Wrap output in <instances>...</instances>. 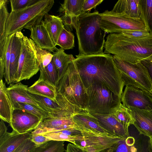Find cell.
Returning <instances> with one entry per match:
<instances>
[{
	"mask_svg": "<svg viewBox=\"0 0 152 152\" xmlns=\"http://www.w3.org/2000/svg\"><path fill=\"white\" fill-rule=\"evenodd\" d=\"M6 48L0 53V80L4 77L5 70V53Z\"/></svg>",
	"mask_w": 152,
	"mask_h": 152,
	"instance_id": "obj_43",
	"label": "cell"
},
{
	"mask_svg": "<svg viewBox=\"0 0 152 152\" xmlns=\"http://www.w3.org/2000/svg\"><path fill=\"white\" fill-rule=\"evenodd\" d=\"M104 48V54H112L124 61L136 63L152 54V34L135 37L121 33L110 34Z\"/></svg>",
	"mask_w": 152,
	"mask_h": 152,
	"instance_id": "obj_3",
	"label": "cell"
},
{
	"mask_svg": "<svg viewBox=\"0 0 152 152\" xmlns=\"http://www.w3.org/2000/svg\"><path fill=\"white\" fill-rule=\"evenodd\" d=\"M31 140L38 145L50 140L44 135L39 134H32L31 137Z\"/></svg>",
	"mask_w": 152,
	"mask_h": 152,
	"instance_id": "obj_42",
	"label": "cell"
},
{
	"mask_svg": "<svg viewBox=\"0 0 152 152\" xmlns=\"http://www.w3.org/2000/svg\"><path fill=\"white\" fill-rule=\"evenodd\" d=\"M84 0H65L61 4L59 10L63 16L70 18L77 17L82 13Z\"/></svg>",
	"mask_w": 152,
	"mask_h": 152,
	"instance_id": "obj_27",
	"label": "cell"
},
{
	"mask_svg": "<svg viewBox=\"0 0 152 152\" xmlns=\"http://www.w3.org/2000/svg\"><path fill=\"white\" fill-rule=\"evenodd\" d=\"M72 117L46 118L36 129L31 132V133L40 134L76 127L77 126Z\"/></svg>",
	"mask_w": 152,
	"mask_h": 152,
	"instance_id": "obj_14",
	"label": "cell"
},
{
	"mask_svg": "<svg viewBox=\"0 0 152 152\" xmlns=\"http://www.w3.org/2000/svg\"><path fill=\"white\" fill-rule=\"evenodd\" d=\"M39 0H10L11 11L19 10L30 6Z\"/></svg>",
	"mask_w": 152,
	"mask_h": 152,
	"instance_id": "obj_38",
	"label": "cell"
},
{
	"mask_svg": "<svg viewBox=\"0 0 152 152\" xmlns=\"http://www.w3.org/2000/svg\"><path fill=\"white\" fill-rule=\"evenodd\" d=\"M151 93H152V90L151 91Z\"/></svg>",
	"mask_w": 152,
	"mask_h": 152,
	"instance_id": "obj_49",
	"label": "cell"
},
{
	"mask_svg": "<svg viewBox=\"0 0 152 152\" xmlns=\"http://www.w3.org/2000/svg\"><path fill=\"white\" fill-rule=\"evenodd\" d=\"M113 114L119 122L126 126L129 127L134 123V120L129 109L121 102Z\"/></svg>",
	"mask_w": 152,
	"mask_h": 152,
	"instance_id": "obj_30",
	"label": "cell"
},
{
	"mask_svg": "<svg viewBox=\"0 0 152 152\" xmlns=\"http://www.w3.org/2000/svg\"><path fill=\"white\" fill-rule=\"evenodd\" d=\"M86 90V110L90 113L111 114L121 103V97L102 83H94L87 88Z\"/></svg>",
	"mask_w": 152,
	"mask_h": 152,
	"instance_id": "obj_6",
	"label": "cell"
},
{
	"mask_svg": "<svg viewBox=\"0 0 152 152\" xmlns=\"http://www.w3.org/2000/svg\"><path fill=\"white\" fill-rule=\"evenodd\" d=\"M29 92L45 96L56 101V86L43 79L39 77L34 84L27 88Z\"/></svg>",
	"mask_w": 152,
	"mask_h": 152,
	"instance_id": "obj_23",
	"label": "cell"
},
{
	"mask_svg": "<svg viewBox=\"0 0 152 152\" xmlns=\"http://www.w3.org/2000/svg\"><path fill=\"white\" fill-rule=\"evenodd\" d=\"M140 62L147 69L152 81V54Z\"/></svg>",
	"mask_w": 152,
	"mask_h": 152,
	"instance_id": "obj_44",
	"label": "cell"
},
{
	"mask_svg": "<svg viewBox=\"0 0 152 152\" xmlns=\"http://www.w3.org/2000/svg\"><path fill=\"white\" fill-rule=\"evenodd\" d=\"M64 142L50 140L37 145L33 152H64Z\"/></svg>",
	"mask_w": 152,
	"mask_h": 152,
	"instance_id": "obj_33",
	"label": "cell"
},
{
	"mask_svg": "<svg viewBox=\"0 0 152 152\" xmlns=\"http://www.w3.org/2000/svg\"><path fill=\"white\" fill-rule=\"evenodd\" d=\"M7 128L4 121L1 119L0 122V140L4 138L8 134Z\"/></svg>",
	"mask_w": 152,
	"mask_h": 152,
	"instance_id": "obj_46",
	"label": "cell"
},
{
	"mask_svg": "<svg viewBox=\"0 0 152 152\" xmlns=\"http://www.w3.org/2000/svg\"><path fill=\"white\" fill-rule=\"evenodd\" d=\"M30 31V39L40 48L53 53L58 49L54 45L43 20L34 26Z\"/></svg>",
	"mask_w": 152,
	"mask_h": 152,
	"instance_id": "obj_15",
	"label": "cell"
},
{
	"mask_svg": "<svg viewBox=\"0 0 152 152\" xmlns=\"http://www.w3.org/2000/svg\"><path fill=\"white\" fill-rule=\"evenodd\" d=\"M74 38V34L64 27L58 37L57 45L64 50L72 49L75 47Z\"/></svg>",
	"mask_w": 152,
	"mask_h": 152,
	"instance_id": "obj_34",
	"label": "cell"
},
{
	"mask_svg": "<svg viewBox=\"0 0 152 152\" xmlns=\"http://www.w3.org/2000/svg\"><path fill=\"white\" fill-rule=\"evenodd\" d=\"M34 48L36 58L39 67H46L52 61L53 54L47 50L40 48L35 43Z\"/></svg>",
	"mask_w": 152,
	"mask_h": 152,
	"instance_id": "obj_35",
	"label": "cell"
},
{
	"mask_svg": "<svg viewBox=\"0 0 152 152\" xmlns=\"http://www.w3.org/2000/svg\"><path fill=\"white\" fill-rule=\"evenodd\" d=\"M43 120L24 110L14 109L10 124L13 130L18 134L31 132L36 129Z\"/></svg>",
	"mask_w": 152,
	"mask_h": 152,
	"instance_id": "obj_12",
	"label": "cell"
},
{
	"mask_svg": "<svg viewBox=\"0 0 152 152\" xmlns=\"http://www.w3.org/2000/svg\"><path fill=\"white\" fill-rule=\"evenodd\" d=\"M103 0H84L82 7V13H90L92 9H95L96 7L101 4Z\"/></svg>",
	"mask_w": 152,
	"mask_h": 152,
	"instance_id": "obj_40",
	"label": "cell"
},
{
	"mask_svg": "<svg viewBox=\"0 0 152 152\" xmlns=\"http://www.w3.org/2000/svg\"><path fill=\"white\" fill-rule=\"evenodd\" d=\"M76 57L74 61L86 89L94 83H100L121 97L124 82L112 56L78 54Z\"/></svg>",
	"mask_w": 152,
	"mask_h": 152,
	"instance_id": "obj_1",
	"label": "cell"
},
{
	"mask_svg": "<svg viewBox=\"0 0 152 152\" xmlns=\"http://www.w3.org/2000/svg\"><path fill=\"white\" fill-rule=\"evenodd\" d=\"M122 34L128 37H143L151 34L147 30H128Z\"/></svg>",
	"mask_w": 152,
	"mask_h": 152,
	"instance_id": "obj_41",
	"label": "cell"
},
{
	"mask_svg": "<svg viewBox=\"0 0 152 152\" xmlns=\"http://www.w3.org/2000/svg\"><path fill=\"white\" fill-rule=\"evenodd\" d=\"M148 148L149 152H152V137H149L148 141Z\"/></svg>",
	"mask_w": 152,
	"mask_h": 152,
	"instance_id": "obj_48",
	"label": "cell"
},
{
	"mask_svg": "<svg viewBox=\"0 0 152 152\" xmlns=\"http://www.w3.org/2000/svg\"><path fill=\"white\" fill-rule=\"evenodd\" d=\"M39 77L47 81L55 86L58 81V75L55 65L52 60L45 67L39 66Z\"/></svg>",
	"mask_w": 152,
	"mask_h": 152,
	"instance_id": "obj_31",
	"label": "cell"
},
{
	"mask_svg": "<svg viewBox=\"0 0 152 152\" xmlns=\"http://www.w3.org/2000/svg\"><path fill=\"white\" fill-rule=\"evenodd\" d=\"M50 140L58 141H67L75 144V141L78 139L79 136L69 135L61 132H53L40 134Z\"/></svg>",
	"mask_w": 152,
	"mask_h": 152,
	"instance_id": "obj_37",
	"label": "cell"
},
{
	"mask_svg": "<svg viewBox=\"0 0 152 152\" xmlns=\"http://www.w3.org/2000/svg\"><path fill=\"white\" fill-rule=\"evenodd\" d=\"M43 20L54 45L56 46L58 37L64 27L61 18L48 13L44 16Z\"/></svg>",
	"mask_w": 152,
	"mask_h": 152,
	"instance_id": "obj_24",
	"label": "cell"
},
{
	"mask_svg": "<svg viewBox=\"0 0 152 152\" xmlns=\"http://www.w3.org/2000/svg\"><path fill=\"white\" fill-rule=\"evenodd\" d=\"M111 11L123 13L133 18H140V0H118Z\"/></svg>",
	"mask_w": 152,
	"mask_h": 152,
	"instance_id": "obj_26",
	"label": "cell"
},
{
	"mask_svg": "<svg viewBox=\"0 0 152 152\" xmlns=\"http://www.w3.org/2000/svg\"><path fill=\"white\" fill-rule=\"evenodd\" d=\"M72 118L79 128L87 129L96 132L111 134L101 125L96 117L87 111L80 112L74 115Z\"/></svg>",
	"mask_w": 152,
	"mask_h": 152,
	"instance_id": "obj_19",
	"label": "cell"
},
{
	"mask_svg": "<svg viewBox=\"0 0 152 152\" xmlns=\"http://www.w3.org/2000/svg\"><path fill=\"white\" fill-rule=\"evenodd\" d=\"M56 88L57 93L72 104L86 110L87 89L74 60L69 64L65 74L58 81Z\"/></svg>",
	"mask_w": 152,
	"mask_h": 152,
	"instance_id": "obj_5",
	"label": "cell"
},
{
	"mask_svg": "<svg viewBox=\"0 0 152 152\" xmlns=\"http://www.w3.org/2000/svg\"><path fill=\"white\" fill-rule=\"evenodd\" d=\"M99 25L106 33H121L128 30H147L141 18L107 10L99 13Z\"/></svg>",
	"mask_w": 152,
	"mask_h": 152,
	"instance_id": "obj_7",
	"label": "cell"
},
{
	"mask_svg": "<svg viewBox=\"0 0 152 152\" xmlns=\"http://www.w3.org/2000/svg\"><path fill=\"white\" fill-rule=\"evenodd\" d=\"M34 44L31 39L24 36L16 83L23 80L29 79L39 70Z\"/></svg>",
	"mask_w": 152,
	"mask_h": 152,
	"instance_id": "obj_10",
	"label": "cell"
},
{
	"mask_svg": "<svg viewBox=\"0 0 152 152\" xmlns=\"http://www.w3.org/2000/svg\"><path fill=\"white\" fill-rule=\"evenodd\" d=\"M118 146H116L112 148H110L107 149H105L100 151L98 152H114L116 150ZM85 150L86 151V152H95V151H93Z\"/></svg>",
	"mask_w": 152,
	"mask_h": 152,
	"instance_id": "obj_47",
	"label": "cell"
},
{
	"mask_svg": "<svg viewBox=\"0 0 152 152\" xmlns=\"http://www.w3.org/2000/svg\"><path fill=\"white\" fill-rule=\"evenodd\" d=\"M101 125L110 134L126 140L129 135V128L122 124L113 114H102L91 113Z\"/></svg>",
	"mask_w": 152,
	"mask_h": 152,
	"instance_id": "obj_13",
	"label": "cell"
},
{
	"mask_svg": "<svg viewBox=\"0 0 152 152\" xmlns=\"http://www.w3.org/2000/svg\"><path fill=\"white\" fill-rule=\"evenodd\" d=\"M54 3L53 0H39L34 4L21 10L11 11L5 26V37L25 28L31 30L40 23Z\"/></svg>",
	"mask_w": 152,
	"mask_h": 152,
	"instance_id": "obj_4",
	"label": "cell"
},
{
	"mask_svg": "<svg viewBox=\"0 0 152 152\" xmlns=\"http://www.w3.org/2000/svg\"><path fill=\"white\" fill-rule=\"evenodd\" d=\"M0 118L9 124L11 121L14 107L5 83L0 80Z\"/></svg>",
	"mask_w": 152,
	"mask_h": 152,
	"instance_id": "obj_21",
	"label": "cell"
},
{
	"mask_svg": "<svg viewBox=\"0 0 152 152\" xmlns=\"http://www.w3.org/2000/svg\"><path fill=\"white\" fill-rule=\"evenodd\" d=\"M7 1L0 0V52L4 48L7 37H5V26L9 14L7 7Z\"/></svg>",
	"mask_w": 152,
	"mask_h": 152,
	"instance_id": "obj_28",
	"label": "cell"
},
{
	"mask_svg": "<svg viewBox=\"0 0 152 152\" xmlns=\"http://www.w3.org/2000/svg\"><path fill=\"white\" fill-rule=\"evenodd\" d=\"M66 152H86L78 146L73 144L69 143L67 146Z\"/></svg>",
	"mask_w": 152,
	"mask_h": 152,
	"instance_id": "obj_45",
	"label": "cell"
},
{
	"mask_svg": "<svg viewBox=\"0 0 152 152\" xmlns=\"http://www.w3.org/2000/svg\"><path fill=\"white\" fill-rule=\"evenodd\" d=\"M142 136L136 139L133 136L129 135L125 140L121 142L115 150L116 152H149V137L144 142Z\"/></svg>",
	"mask_w": 152,
	"mask_h": 152,
	"instance_id": "obj_22",
	"label": "cell"
},
{
	"mask_svg": "<svg viewBox=\"0 0 152 152\" xmlns=\"http://www.w3.org/2000/svg\"><path fill=\"white\" fill-rule=\"evenodd\" d=\"M121 101L128 108L152 111V94L134 86H126L121 96Z\"/></svg>",
	"mask_w": 152,
	"mask_h": 152,
	"instance_id": "obj_11",
	"label": "cell"
},
{
	"mask_svg": "<svg viewBox=\"0 0 152 152\" xmlns=\"http://www.w3.org/2000/svg\"><path fill=\"white\" fill-rule=\"evenodd\" d=\"M99 13L84 12L71 18L70 29L74 28L77 39L79 54L104 53L105 32L99 25Z\"/></svg>",
	"mask_w": 152,
	"mask_h": 152,
	"instance_id": "obj_2",
	"label": "cell"
},
{
	"mask_svg": "<svg viewBox=\"0 0 152 152\" xmlns=\"http://www.w3.org/2000/svg\"><path fill=\"white\" fill-rule=\"evenodd\" d=\"M15 33L7 37L5 53V70L4 77L8 84H10L9 66L12 43L14 36Z\"/></svg>",
	"mask_w": 152,
	"mask_h": 152,
	"instance_id": "obj_36",
	"label": "cell"
},
{
	"mask_svg": "<svg viewBox=\"0 0 152 152\" xmlns=\"http://www.w3.org/2000/svg\"><path fill=\"white\" fill-rule=\"evenodd\" d=\"M31 138L26 140L13 152H33L37 145L31 140Z\"/></svg>",
	"mask_w": 152,
	"mask_h": 152,
	"instance_id": "obj_39",
	"label": "cell"
},
{
	"mask_svg": "<svg viewBox=\"0 0 152 152\" xmlns=\"http://www.w3.org/2000/svg\"><path fill=\"white\" fill-rule=\"evenodd\" d=\"M52 54V60L57 71L58 81L65 74L69 64L75 58L72 54H66L64 50L61 48L58 49Z\"/></svg>",
	"mask_w": 152,
	"mask_h": 152,
	"instance_id": "obj_25",
	"label": "cell"
},
{
	"mask_svg": "<svg viewBox=\"0 0 152 152\" xmlns=\"http://www.w3.org/2000/svg\"><path fill=\"white\" fill-rule=\"evenodd\" d=\"M13 105L14 109L24 110L37 116L43 120L50 117L51 115L50 113L30 104L17 102L15 103Z\"/></svg>",
	"mask_w": 152,
	"mask_h": 152,
	"instance_id": "obj_32",
	"label": "cell"
},
{
	"mask_svg": "<svg viewBox=\"0 0 152 152\" xmlns=\"http://www.w3.org/2000/svg\"><path fill=\"white\" fill-rule=\"evenodd\" d=\"M24 36L21 31H18L15 34L13 39L9 66L10 84L16 82Z\"/></svg>",
	"mask_w": 152,
	"mask_h": 152,
	"instance_id": "obj_17",
	"label": "cell"
},
{
	"mask_svg": "<svg viewBox=\"0 0 152 152\" xmlns=\"http://www.w3.org/2000/svg\"><path fill=\"white\" fill-rule=\"evenodd\" d=\"M113 57L124 86H132L151 92L152 81L147 69L141 62L132 64L122 60L114 56Z\"/></svg>",
	"mask_w": 152,
	"mask_h": 152,
	"instance_id": "obj_8",
	"label": "cell"
},
{
	"mask_svg": "<svg viewBox=\"0 0 152 152\" xmlns=\"http://www.w3.org/2000/svg\"><path fill=\"white\" fill-rule=\"evenodd\" d=\"M140 18L146 27L152 34V0H140Z\"/></svg>",
	"mask_w": 152,
	"mask_h": 152,
	"instance_id": "obj_29",
	"label": "cell"
},
{
	"mask_svg": "<svg viewBox=\"0 0 152 152\" xmlns=\"http://www.w3.org/2000/svg\"><path fill=\"white\" fill-rule=\"evenodd\" d=\"M78 128L82 135L75 140V145L84 150L98 152L118 146L121 141L125 140L111 134Z\"/></svg>",
	"mask_w": 152,
	"mask_h": 152,
	"instance_id": "obj_9",
	"label": "cell"
},
{
	"mask_svg": "<svg viewBox=\"0 0 152 152\" xmlns=\"http://www.w3.org/2000/svg\"><path fill=\"white\" fill-rule=\"evenodd\" d=\"M28 87V86L19 82L11 84L7 88L13 104L17 102L24 103L35 105L43 110L29 94Z\"/></svg>",
	"mask_w": 152,
	"mask_h": 152,
	"instance_id": "obj_18",
	"label": "cell"
},
{
	"mask_svg": "<svg viewBox=\"0 0 152 152\" xmlns=\"http://www.w3.org/2000/svg\"><path fill=\"white\" fill-rule=\"evenodd\" d=\"M134 119L133 124L141 135L152 137V111L129 108Z\"/></svg>",
	"mask_w": 152,
	"mask_h": 152,
	"instance_id": "obj_16",
	"label": "cell"
},
{
	"mask_svg": "<svg viewBox=\"0 0 152 152\" xmlns=\"http://www.w3.org/2000/svg\"><path fill=\"white\" fill-rule=\"evenodd\" d=\"M32 133L29 132L18 134L14 131L8 132L4 138L0 140V152H13L28 139Z\"/></svg>",
	"mask_w": 152,
	"mask_h": 152,
	"instance_id": "obj_20",
	"label": "cell"
}]
</instances>
